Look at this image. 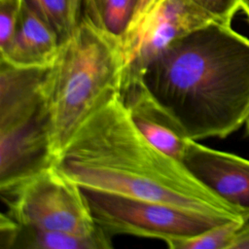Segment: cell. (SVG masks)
<instances>
[{"label":"cell","mask_w":249,"mask_h":249,"mask_svg":"<svg viewBox=\"0 0 249 249\" xmlns=\"http://www.w3.org/2000/svg\"><path fill=\"white\" fill-rule=\"evenodd\" d=\"M207 14L213 20L231 24V19L240 8L239 0H187Z\"/></svg>","instance_id":"obj_16"},{"label":"cell","mask_w":249,"mask_h":249,"mask_svg":"<svg viewBox=\"0 0 249 249\" xmlns=\"http://www.w3.org/2000/svg\"><path fill=\"white\" fill-rule=\"evenodd\" d=\"M120 96L138 129L156 147L183 161L191 139L177 119L154 96L139 75L123 76Z\"/></svg>","instance_id":"obj_9"},{"label":"cell","mask_w":249,"mask_h":249,"mask_svg":"<svg viewBox=\"0 0 249 249\" xmlns=\"http://www.w3.org/2000/svg\"><path fill=\"white\" fill-rule=\"evenodd\" d=\"M244 222L229 221L196 235L174 238L165 244L170 249H229L235 232Z\"/></svg>","instance_id":"obj_14"},{"label":"cell","mask_w":249,"mask_h":249,"mask_svg":"<svg viewBox=\"0 0 249 249\" xmlns=\"http://www.w3.org/2000/svg\"><path fill=\"white\" fill-rule=\"evenodd\" d=\"M158 0H138V3H137V6H136V9H135V12L133 14V17L130 20L133 21L135 19H137L139 17H141L145 12H147Z\"/></svg>","instance_id":"obj_18"},{"label":"cell","mask_w":249,"mask_h":249,"mask_svg":"<svg viewBox=\"0 0 249 249\" xmlns=\"http://www.w3.org/2000/svg\"><path fill=\"white\" fill-rule=\"evenodd\" d=\"M244 124L246 125V129H247V132L249 133V113H248V115H247V117H246V120H245V123H244Z\"/></svg>","instance_id":"obj_21"},{"label":"cell","mask_w":249,"mask_h":249,"mask_svg":"<svg viewBox=\"0 0 249 249\" xmlns=\"http://www.w3.org/2000/svg\"><path fill=\"white\" fill-rule=\"evenodd\" d=\"M23 0H0V51L12 40L17 29Z\"/></svg>","instance_id":"obj_15"},{"label":"cell","mask_w":249,"mask_h":249,"mask_svg":"<svg viewBox=\"0 0 249 249\" xmlns=\"http://www.w3.org/2000/svg\"><path fill=\"white\" fill-rule=\"evenodd\" d=\"M59 45L53 28L23 0L17 29L8 46L0 51V60L20 68H48Z\"/></svg>","instance_id":"obj_10"},{"label":"cell","mask_w":249,"mask_h":249,"mask_svg":"<svg viewBox=\"0 0 249 249\" xmlns=\"http://www.w3.org/2000/svg\"><path fill=\"white\" fill-rule=\"evenodd\" d=\"M83 1L84 0H73V7L77 15L81 18L82 17V9H83Z\"/></svg>","instance_id":"obj_19"},{"label":"cell","mask_w":249,"mask_h":249,"mask_svg":"<svg viewBox=\"0 0 249 249\" xmlns=\"http://www.w3.org/2000/svg\"><path fill=\"white\" fill-rule=\"evenodd\" d=\"M213 20L187 0H158L120 39L124 74L140 72L176 40Z\"/></svg>","instance_id":"obj_7"},{"label":"cell","mask_w":249,"mask_h":249,"mask_svg":"<svg viewBox=\"0 0 249 249\" xmlns=\"http://www.w3.org/2000/svg\"><path fill=\"white\" fill-rule=\"evenodd\" d=\"M239 5L249 18V0H239Z\"/></svg>","instance_id":"obj_20"},{"label":"cell","mask_w":249,"mask_h":249,"mask_svg":"<svg viewBox=\"0 0 249 249\" xmlns=\"http://www.w3.org/2000/svg\"><path fill=\"white\" fill-rule=\"evenodd\" d=\"M53 28L60 43L75 30L81 18L73 7V0H25Z\"/></svg>","instance_id":"obj_13"},{"label":"cell","mask_w":249,"mask_h":249,"mask_svg":"<svg viewBox=\"0 0 249 249\" xmlns=\"http://www.w3.org/2000/svg\"><path fill=\"white\" fill-rule=\"evenodd\" d=\"M44 71L0 68V190L55 162L41 84Z\"/></svg>","instance_id":"obj_4"},{"label":"cell","mask_w":249,"mask_h":249,"mask_svg":"<svg viewBox=\"0 0 249 249\" xmlns=\"http://www.w3.org/2000/svg\"><path fill=\"white\" fill-rule=\"evenodd\" d=\"M0 241L9 249H108L112 236L101 228L89 234L40 230L15 222L5 213L0 217Z\"/></svg>","instance_id":"obj_11"},{"label":"cell","mask_w":249,"mask_h":249,"mask_svg":"<svg viewBox=\"0 0 249 249\" xmlns=\"http://www.w3.org/2000/svg\"><path fill=\"white\" fill-rule=\"evenodd\" d=\"M0 192L3 213L20 225L81 234L100 229L83 189L56 163Z\"/></svg>","instance_id":"obj_5"},{"label":"cell","mask_w":249,"mask_h":249,"mask_svg":"<svg viewBox=\"0 0 249 249\" xmlns=\"http://www.w3.org/2000/svg\"><path fill=\"white\" fill-rule=\"evenodd\" d=\"M188 137L225 138L249 113V39L211 21L172 43L139 74Z\"/></svg>","instance_id":"obj_2"},{"label":"cell","mask_w":249,"mask_h":249,"mask_svg":"<svg viewBox=\"0 0 249 249\" xmlns=\"http://www.w3.org/2000/svg\"><path fill=\"white\" fill-rule=\"evenodd\" d=\"M229 249H249V220L237 230Z\"/></svg>","instance_id":"obj_17"},{"label":"cell","mask_w":249,"mask_h":249,"mask_svg":"<svg viewBox=\"0 0 249 249\" xmlns=\"http://www.w3.org/2000/svg\"><path fill=\"white\" fill-rule=\"evenodd\" d=\"M83 189L173 205L224 221H247L135 125L120 91L77 128L56 160Z\"/></svg>","instance_id":"obj_1"},{"label":"cell","mask_w":249,"mask_h":249,"mask_svg":"<svg viewBox=\"0 0 249 249\" xmlns=\"http://www.w3.org/2000/svg\"><path fill=\"white\" fill-rule=\"evenodd\" d=\"M124 74L120 39L82 16L46 69L41 94L55 162L81 124L119 92Z\"/></svg>","instance_id":"obj_3"},{"label":"cell","mask_w":249,"mask_h":249,"mask_svg":"<svg viewBox=\"0 0 249 249\" xmlns=\"http://www.w3.org/2000/svg\"><path fill=\"white\" fill-rule=\"evenodd\" d=\"M183 162L200 183L249 220V160L191 139Z\"/></svg>","instance_id":"obj_8"},{"label":"cell","mask_w":249,"mask_h":249,"mask_svg":"<svg viewBox=\"0 0 249 249\" xmlns=\"http://www.w3.org/2000/svg\"><path fill=\"white\" fill-rule=\"evenodd\" d=\"M83 192L95 223L111 236L132 235L166 243L229 222L158 201L90 189Z\"/></svg>","instance_id":"obj_6"},{"label":"cell","mask_w":249,"mask_h":249,"mask_svg":"<svg viewBox=\"0 0 249 249\" xmlns=\"http://www.w3.org/2000/svg\"><path fill=\"white\" fill-rule=\"evenodd\" d=\"M138 0H86L82 16L109 35L121 39L133 17Z\"/></svg>","instance_id":"obj_12"},{"label":"cell","mask_w":249,"mask_h":249,"mask_svg":"<svg viewBox=\"0 0 249 249\" xmlns=\"http://www.w3.org/2000/svg\"><path fill=\"white\" fill-rule=\"evenodd\" d=\"M84 1H86V0H84ZM84 1H83V3H84Z\"/></svg>","instance_id":"obj_22"}]
</instances>
